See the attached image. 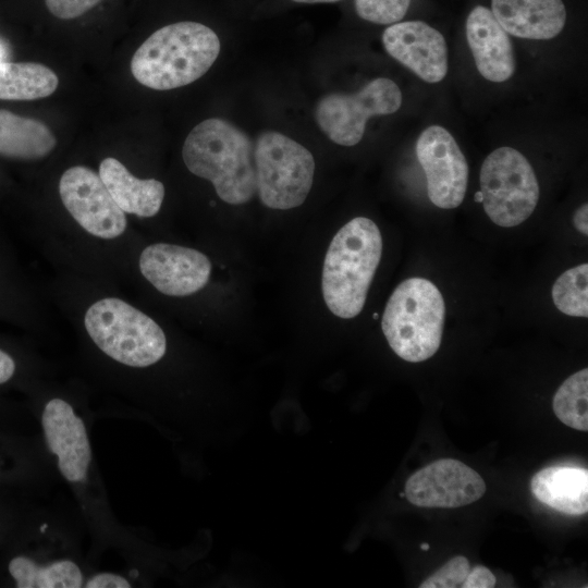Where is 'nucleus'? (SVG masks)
I'll use <instances>...</instances> for the list:
<instances>
[{
	"instance_id": "f257e3e1",
	"label": "nucleus",
	"mask_w": 588,
	"mask_h": 588,
	"mask_svg": "<svg viewBox=\"0 0 588 588\" xmlns=\"http://www.w3.org/2000/svg\"><path fill=\"white\" fill-rule=\"evenodd\" d=\"M191 173L210 181L217 195L230 205H242L255 195L254 145L226 120L210 118L197 124L182 148Z\"/></svg>"
},
{
	"instance_id": "f03ea898",
	"label": "nucleus",
	"mask_w": 588,
	"mask_h": 588,
	"mask_svg": "<svg viewBox=\"0 0 588 588\" xmlns=\"http://www.w3.org/2000/svg\"><path fill=\"white\" fill-rule=\"evenodd\" d=\"M219 52V37L210 27L176 22L157 29L139 46L131 60V72L148 88L174 89L201 77Z\"/></svg>"
},
{
	"instance_id": "7ed1b4c3",
	"label": "nucleus",
	"mask_w": 588,
	"mask_h": 588,
	"mask_svg": "<svg viewBox=\"0 0 588 588\" xmlns=\"http://www.w3.org/2000/svg\"><path fill=\"white\" fill-rule=\"evenodd\" d=\"M382 255V236L377 224L356 217L333 236L322 268L321 289L329 310L351 319L363 310L367 293Z\"/></svg>"
},
{
	"instance_id": "20e7f679",
	"label": "nucleus",
	"mask_w": 588,
	"mask_h": 588,
	"mask_svg": "<svg viewBox=\"0 0 588 588\" xmlns=\"http://www.w3.org/2000/svg\"><path fill=\"white\" fill-rule=\"evenodd\" d=\"M445 305L438 287L427 279L409 278L391 294L381 320L393 352L409 363L424 362L439 350Z\"/></svg>"
},
{
	"instance_id": "39448f33",
	"label": "nucleus",
	"mask_w": 588,
	"mask_h": 588,
	"mask_svg": "<svg viewBox=\"0 0 588 588\" xmlns=\"http://www.w3.org/2000/svg\"><path fill=\"white\" fill-rule=\"evenodd\" d=\"M84 326L106 355L130 367L151 366L167 351V339L160 326L117 297L94 303L85 314Z\"/></svg>"
},
{
	"instance_id": "423d86ee",
	"label": "nucleus",
	"mask_w": 588,
	"mask_h": 588,
	"mask_svg": "<svg viewBox=\"0 0 588 588\" xmlns=\"http://www.w3.org/2000/svg\"><path fill=\"white\" fill-rule=\"evenodd\" d=\"M256 187L261 203L271 209L301 206L314 181L311 152L279 132L261 133L254 146Z\"/></svg>"
},
{
	"instance_id": "0eeeda50",
	"label": "nucleus",
	"mask_w": 588,
	"mask_h": 588,
	"mask_svg": "<svg viewBox=\"0 0 588 588\" xmlns=\"http://www.w3.org/2000/svg\"><path fill=\"white\" fill-rule=\"evenodd\" d=\"M483 209L497 225L512 228L534 212L539 184L526 157L511 147H500L487 156L480 169Z\"/></svg>"
},
{
	"instance_id": "6e6552de",
	"label": "nucleus",
	"mask_w": 588,
	"mask_h": 588,
	"mask_svg": "<svg viewBox=\"0 0 588 588\" xmlns=\"http://www.w3.org/2000/svg\"><path fill=\"white\" fill-rule=\"evenodd\" d=\"M401 105L399 86L392 79L379 77L356 94L322 97L316 106L315 117L320 130L332 142L354 146L363 138L369 118L392 114Z\"/></svg>"
},
{
	"instance_id": "1a4fd4ad",
	"label": "nucleus",
	"mask_w": 588,
	"mask_h": 588,
	"mask_svg": "<svg viewBox=\"0 0 588 588\" xmlns=\"http://www.w3.org/2000/svg\"><path fill=\"white\" fill-rule=\"evenodd\" d=\"M59 195L68 212L87 233L103 240L124 233L125 212L94 170L85 166L66 169L59 181Z\"/></svg>"
},
{
	"instance_id": "9d476101",
	"label": "nucleus",
	"mask_w": 588,
	"mask_h": 588,
	"mask_svg": "<svg viewBox=\"0 0 588 588\" xmlns=\"http://www.w3.org/2000/svg\"><path fill=\"white\" fill-rule=\"evenodd\" d=\"M416 156L427 181L430 201L442 209L458 207L468 183V163L451 133L440 125L425 128Z\"/></svg>"
},
{
	"instance_id": "9b49d317",
	"label": "nucleus",
	"mask_w": 588,
	"mask_h": 588,
	"mask_svg": "<svg viewBox=\"0 0 588 588\" xmlns=\"http://www.w3.org/2000/svg\"><path fill=\"white\" fill-rule=\"evenodd\" d=\"M486 492L481 476L461 461L442 458L414 473L405 483L406 499L419 507L454 509Z\"/></svg>"
},
{
	"instance_id": "f8f14e48",
	"label": "nucleus",
	"mask_w": 588,
	"mask_h": 588,
	"mask_svg": "<svg viewBox=\"0 0 588 588\" xmlns=\"http://www.w3.org/2000/svg\"><path fill=\"white\" fill-rule=\"evenodd\" d=\"M139 270L160 293L168 296H187L200 291L208 283L211 262L197 249L155 243L140 253Z\"/></svg>"
},
{
	"instance_id": "ddd939ff",
	"label": "nucleus",
	"mask_w": 588,
	"mask_h": 588,
	"mask_svg": "<svg viewBox=\"0 0 588 588\" xmlns=\"http://www.w3.org/2000/svg\"><path fill=\"white\" fill-rule=\"evenodd\" d=\"M387 52L427 83L448 72V48L442 34L422 21L397 22L382 34Z\"/></svg>"
},
{
	"instance_id": "4468645a",
	"label": "nucleus",
	"mask_w": 588,
	"mask_h": 588,
	"mask_svg": "<svg viewBox=\"0 0 588 588\" xmlns=\"http://www.w3.org/2000/svg\"><path fill=\"white\" fill-rule=\"evenodd\" d=\"M41 422L47 445L58 456L61 474L69 481L84 480L91 450L82 418L68 402L52 399L45 406Z\"/></svg>"
},
{
	"instance_id": "2eb2a0df",
	"label": "nucleus",
	"mask_w": 588,
	"mask_h": 588,
	"mask_svg": "<svg viewBox=\"0 0 588 588\" xmlns=\"http://www.w3.org/2000/svg\"><path fill=\"white\" fill-rule=\"evenodd\" d=\"M466 38L478 72L488 81L501 83L515 71L512 41L492 11L475 7L466 20Z\"/></svg>"
},
{
	"instance_id": "dca6fc26",
	"label": "nucleus",
	"mask_w": 588,
	"mask_h": 588,
	"mask_svg": "<svg viewBox=\"0 0 588 588\" xmlns=\"http://www.w3.org/2000/svg\"><path fill=\"white\" fill-rule=\"evenodd\" d=\"M491 11L507 34L525 39H551L566 22L562 0H491Z\"/></svg>"
},
{
	"instance_id": "f3484780",
	"label": "nucleus",
	"mask_w": 588,
	"mask_h": 588,
	"mask_svg": "<svg viewBox=\"0 0 588 588\" xmlns=\"http://www.w3.org/2000/svg\"><path fill=\"white\" fill-rule=\"evenodd\" d=\"M115 204L126 213L150 218L158 213L164 186L156 179H138L115 158H105L98 172Z\"/></svg>"
},
{
	"instance_id": "a211bd4d",
	"label": "nucleus",
	"mask_w": 588,
	"mask_h": 588,
	"mask_svg": "<svg viewBox=\"0 0 588 588\" xmlns=\"http://www.w3.org/2000/svg\"><path fill=\"white\" fill-rule=\"evenodd\" d=\"M530 490L541 503L567 515L588 511V470L580 467L550 466L530 479Z\"/></svg>"
},
{
	"instance_id": "6ab92c4d",
	"label": "nucleus",
	"mask_w": 588,
	"mask_h": 588,
	"mask_svg": "<svg viewBox=\"0 0 588 588\" xmlns=\"http://www.w3.org/2000/svg\"><path fill=\"white\" fill-rule=\"evenodd\" d=\"M57 145L50 128L41 121L0 109V155L22 160L41 159Z\"/></svg>"
},
{
	"instance_id": "aec40b11",
	"label": "nucleus",
	"mask_w": 588,
	"mask_h": 588,
	"mask_svg": "<svg viewBox=\"0 0 588 588\" xmlns=\"http://www.w3.org/2000/svg\"><path fill=\"white\" fill-rule=\"evenodd\" d=\"M59 85L57 74L35 62H0V99L35 100L53 94Z\"/></svg>"
},
{
	"instance_id": "412c9836",
	"label": "nucleus",
	"mask_w": 588,
	"mask_h": 588,
	"mask_svg": "<svg viewBox=\"0 0 588 588\" xmlns=\"http://www.w3.org/2000/svg\"><path fill=\"white\" fill-rule=\"evenodd\" d=\"M9 572L17 588H79L83 575L72 561H59L40 567L25 556H16L9 564Z\"/></svg>"
},
{
	"instance_id": "4be33fe9",
	"label": "nucleus",
	"mask_w": 588,
	"mask_h": 588,
	"mask_svg": "<svg viewBox=\"0 0 588 588\" xmlns=\"http://www.w3.org/2000/svg\"><path fill=\"white\" fill-rule=\"evenodd\" d=\"M588 369L569 376L553 397V412L566 426L588 430Z\"/></svg>"
},
{
	"instance_id": "5701e85b",
	"label": "nucleus",
	"mask_w": 588,
	"mask_h": 588,
	"mask_svg": "<svg viewBox=\"0 0 588 588\" xmlns=\"http://www.w3.org/2000/svg\"><path fill=\"white\" fill-rule=\"evenodd\" d=\"M588 265L583 264L562 273L552 286L555 307L572 317H588Z\"/></svg>"
},
{
	"instance_id": "b1692460",
	"label": "nucleus",
	"mask_w": 588,
	"mask_h": 588,
	"mask_svg": "<svg viewBox=\"0 0 588 588\" xmlns=\"http://www.w3.org/2000/svg\"><path fill=\"white\" fill-rule=\"evenodd\" d=\"M357 15L376 24H394L401 21L411 0H354Z\"/></svg>"
},
{
	"instance_id": "393cba45",
	"label": "nucleus",
	"mask_w": 588,
	"mask_h": 588,
	"mask_svg": "<svg viewBox=\"0 0 588 588\" xmlns=\"http://www.w3.org/2000/svg\"><path fill=\"white\" fill-rule=\"evenodd\" d=\"M470 571L467 558L457 555L449 560L441 568L425 579L420 588H457L462 587Z\"/></svg>"
},
{
	"instance_id": "a878e982",
	"label": "nucleus",
	"mask_w": 588,
	"mask_h": 588,
	"mask_svg": "<svg viewBox=\"0 0 588 588\" xmlns=\"http://www.w3.org/2000/svg\"><path fill=\"white\" fill-rule=\"evenodd\" d=\"M101 0H45L52 15L61 20L76 19L96 7Z\"/></svg>"
},
{
	"instance_id": "bb28decb",
	"label": "nucleus",
	"mask_w": 588,
	"mask_h": 588,
	"mask_svg": "<svg viewBox=\"0 0 588 588\" xmlns=\"http://www.w3.org/2000/svg\"><path fill=\"white\" fill-rule=\"evenodd\" d=\"M495 584L493 573L486 566L478 565L470 568L462 588H493Z\"/></svg>"
},
{
	"instance_id": "cd10ccee",
	"label": "nucleus",
	"mask_w": 588,
	"mask_h": 588,
	"mask_svg": "<svg viewBox=\"0 0 588 588\" xmlns=\"http://www.w3.org/2000/svg\"><path fill=\"white\" fill-rule=\"evenodd\" d=\"M86 588H130L128 581L115 574H98L87 581Z\"/></svg>"
},
{
	"instance_id": "c85d7f7f",
	"label": "nucleus",
	"mask_w": 588,
	"mask_h": 588,
	"mask_svg": "<svg viewBox=\"0 0 588 588\" xmlns=\"http://www.w3.org/2000/svg\"><path fill=\"white\" fill-rule=\"evenodd\" d=\"M15 371L13 358L0 350V384L7 382Z\"/></svg>"
},
{
	"instance_id": "c756f323",
	"label": "nucleus",
	"mask_w": 588,
	"mask_h": 588,
	"mask_svg": "<svg viewBox=\"0 0 588 588\" xmlns=\"http://www.w3.org/2000/svg\"><path fill=\"white\" fill-rule=\"evenodd\" d=\"M588 207L587 204L581 205L574 213L573 222L574 226L579 231L580 233L587 235L588 234Z\"/></svg>"
},
{
	"instance_id": "7c9ffc66",
	"label": "nucleus",
	"mask_w": 588,
	"mask_h": 588,
	"mask_svg": "<svg viewBox=\"0 0 588 588\" xmlns=\"http://www.w3.org/2000/svg\"><path fill=\"white\" fill-rule=\"evenodd\" d=\"M9 58V47L0 38V62L8 61Z\"/></svg>"
},
{
	"instance_id": "2f4dec72",
	"label": "nucleus",
	"mask_w": 588,
	"mask_h": 588,
	"mask_svg": "<svg viewBox=\"0 0 588 588\" xmlns=\"http://www.w3.org/2000/svg\"><path fill=\"white\" fill-rule=\"evenodd\" d=\"M292 1L298 2V3H331V2H336L340 0H292Z\"/></svg>"
},
{
	"instance_id": "473e14b6",
	"label": "nucleus",
	"mask_w": 588,
	"mask_h": 588,
	"mask_svg": "<svg viewBox=\"0 0 588 588\" xmlns=\"http://www.w3.org/2000/svg\"><path fill=\"white\" fill-rule=\"evenodd\" d=\"M475 201L477 203H482V194L480 191L476 192L475 193V197H474Z\"/></svg>"
},
{
	"instance_id": "72a5a7b5",
	"label": "nucleus",
	"mask_w": 588,
	"mask_h": 588,
	"mask_svg": "<svg viewBox=\"0 0 588 588\" xmlns=\"http://www.w3.org/2000/svg\"><path fill=\"white\" fill-rule=\"evenodd\" d=\"M130 575H131L132 577H137V576H138V572H137L136 569H132V571L130 572Z\"/></svg>"
},
{
	"instance_id": "f704fd0d",
	"label": "nucleus",
	"mask_w": 588,
	"mask_h": 588,
	"mask_svg": "<svg viewBox=\"0 0 588 588\" xmlns=\"http://www.w3.org/2000/svg\"><path fill=\"white\" fill-rule=\"evenodd\" d=\"M421 549H422L424 551H427V550L429 549V544H428V543H422V544H421Z\"/></svg>"
},
{
	"instance_id": "c9c22d12",
	"label": "nucleus",
	"mask_w": 588,
	"mask_h": 588,
	"mask_svg": "<svg viewBox=\"0 0 588 588\" xmlns=\"http://www.w3.org/2000/svg\"><path fill=\"white\" fill-rule=\"evenodd\" d=\"M47 527H48L47 524H42L41 527H40V532H45Z\"/></svg>"
},
{
	"instance_id": "e433bc0d",
	"label": "nucleus",
	"mask_w": 588,
	"mask_h": 588,
	"mask_svg": "<svg viewBox=\"0 0 588 588\" xmlns=\"http://www.w3.org/2000/svg\"><path fill=\"white\" fill-rule=\"evenodd\" d=\"M373 318H378V314H373Z\"/></svg>"
}]
</instances>
